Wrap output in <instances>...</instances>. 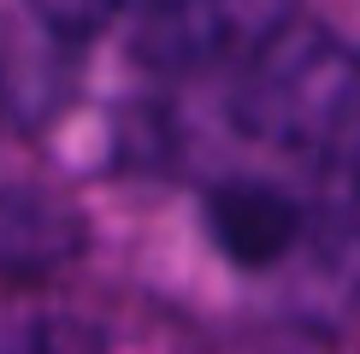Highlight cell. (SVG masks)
<instances>
[{"label":"cell","instance_id":"3957f363","mask_svg":"<svg viewBox=\"0 0 360 354\" xmlns=\"http://www.w3.org/2000/svg\"><path fill=\"white\" fill-rule=\"evenodd\" d=\"M207 236L219 242V254L243 272H272L307 248V206L278 183H260V177H236V183H219L207 195Z\"/></svg>","mask_w":360,"mask_h":354},{"label":"cell","instance_id":"6da1fadb","mask_svg":"<svg viewBox=\"0 0 360 354\" xmlns=\"http://www.w3.org/2000/svg\"><path fill=\"white\" fill-rule=\"evenodd\" d=\"M231 112L243 136L307 166H360V48L290 24L236 71Z\"/></svg>","mask_w":360,"mask_h":354},{"label":"cell","instance_id":"7a4b0ae2","mask_svg":"<svg viewBox=\"0 0 360 354\" xmlns=\"http://www.w3.org/2000/svg\"><path fill=\"white\" fill-rule=\"evenodd\" d=\"M290 24V0H142L130 53L160 77L243 71Z\"/></svg>","mask_w":360,"mask_h":354},{"label":"cell","instance_id":"8992f818","mask_svg":"<svg viewBox=\"0 0 360 354\" xmlns=\"http://www.w3.org/2000/svg\"><path fill=\"white\" fill-rule=\"evenodd\" d=\"M0 354H36V348H12V343H0Z\"/></svg>","mask_w":360,"mask_h":354},{"label":"cell","instance_id":"277c9868","mask_svg":"<svg viewBox=\"0 0 360 354\" xmlns=\"http://www.w3.org/2000/svg\"><path fill=\"white\" fill-rule=\"evenodd\" d=\"M24 6H30V18L48 29V36L89 41V36H101V29L124 12V0H24Z\"/></svg>","mask_w":360,"mask_h":354},{"label":"cell","instance_id":"5b68a950","mask_svg":"<svg viewBox=\"0 0 360 354\" xmlns=\"http://www.w3.org/2000/svg\"><path fill=\"white\" fill-rule=\"evenodd\" d=\"M354 230H360V166H354Z\"/></svg>","mask_w":360,"mask_h":354}]
</instances>
